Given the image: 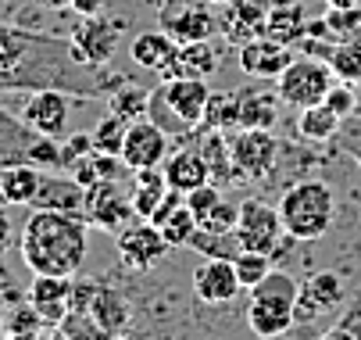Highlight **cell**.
<instances>
[{
  "mask_svg": "<svg viewBox=\"0 0 361 340\" xmlns=\"http://www.w3.org/2000/svg\"><path fill=\"white\" fill-rule=\"evenodd\" d=\"M122 75L90 68L72 58L68 40L0 25V90H65L75 97L111 93Z\"/></svg>",
  "mask_w": 361,
  "mask_h": 340,
  "instance_id": "obj_1",
  "label": "cell"
},
{
  "mask_svg": "<svg viewBox=\"0 0 361 340\" xmlns=\"http://www.w3.org/2000/svg\"><path fill=\"white\" fill-rule=\"evenodd\" d=\"M18 251L32 276H79L90 251V222L72 212L32 208L18 233Z\"/></svg>",
  "mask_w": 361,
  "mask_h": 340,
  "instance_id": "obj_2",
  "label": "cell"
},
{
  "mask_svg": "<svg viewBox=\"0 0 361 340\" xmlns=\"http://www.w3.org/2000/svg\"><path fill=\"white\" fill-rule=\"evenodd\" d=\"M300 283L290 272L272 269L262 283L250 290V305H247V326L254 336L276 340L293 329V301H297Z\"/></svg>",
  "mask_w": 361,
  "mask_h": 340,
  "instance_id": "obj_3",
  "label": "cell"
},
{
  "mask_svg": "<svg viewBox=\"0 0 361 340\" xmlns=\"http://www.w3.org/2000/svg\"><path fill=\"white\" fill-rule=\"evenodd\" d=\"M279 219L290 240H319L333 226V190L322 179L290 186L279 201Z\"/></svg>",
  "mask_w": 361,
  "mask_h": 340,
  "instance_id": "obj_4",
  "label": "cell"
},
{
  "mask_svg": "<svg viewBox=\"0 0 361 340\" xmlns=\"http://www.w3.org/2000/svg\"><path fill=\"white\" fill-rule=\"evenodd\" d=\"M39 165V169H61V143L58 136H43L22 122V115H11L0 108V169L8 165Z\"/></svg>",
  "mask_w": 361,
  "mask_h": 340,
  "instance_id": "obj_5",
  "label": "cell"
},
{
  "mask_svg": "<svg viewBox=\"0 0 361 340\" xmlns=\"http://www.w3.org/2000/svg\"><path fill=\"white\" fill-rule=\"evenodd\" d=\"M336 72L329 61H319V58H293L279 79H276V93H279V101L290 104V108H312V104H322L326 101V93L333 90Z\"/></svg>",
  "mask_w": 361,
  "mask_h": 340,
  "instance_id": "obj_6",
  "label": "cell"
},
{
  "mask_svg": "<svg viewBox=\"0 0 361 340\" xmlns=\"http://www.w3.org/2000/svg\"><path fill=\"white\" fill-rule=\"evenodd\" d=\"M122 32H126V22H122V18L82 15L79 25L68 32L72 58H75L79 65H90V68H104V65L118 54Z\"/></svg>",
  "mask_w": 361,
  "mask_h": 340,
  "instance_id": "obj_7",
  "label": "cell"
},
{
  "mask_svg": "<svg viewBox=\"0 0 361 340\" xmlns=\"http://www.w3.org/2000/svg\"><path fill=\"white\" fill-rule=\"evenodd\" d=\"M283 219L279 208L247 198L240 205V222H236V240L243 251H257V255H283Z\"/></svg>",
  "mask_w": 361,
  "mask_h": 340,
  "instance_id": "obj_8",
  "label": "cell"
},
{
  "mask_svg": "<svg viewBox=\"0 0 361 340\" xmlns=\"http://www.w3.org/2000/svg\"><path fill=\"white\" fill-rule=\"evenodd\" d=\"M212 8L215 4H208V0H161L158 4V25L176 43L208 40V36L219 32V15Z\"/></svg>",
  "mask_w": 361,
  "mask_h": 340,
  "instance_id": "obj_9",
  "label": "cell"
},
{
  "mask_svg": "<svg viewBox=\"0 0 361 340\" xmlns=\"http://www.w3.org/2000/svg\"><path fill=\"white\" fill-rule=\"evenodd\" d=\"M229 147H233V165L240 179H250V183L272 179V169L279 158V140L269 129H240L229 140Z\"/></svg>",
  "mask_w": 361,
  "mask_h": 340,
  "instance_id": "obj_10",
  "label": "cell"
},
{
  "mask_svg": "<svg viewBox=\"0 0 361 340\" xmlns=\"http://www.w3.org/2000/svg\"><path fill=\"white\" fill-rule=\"evenodd\" d=\"M82 219L104 233H122L136 212H133V198H126L122 179H100L93 186H86V208Z\"/></svg>",
  "mask_w": 361,
  "mask_h": 340,
  "instance_id": "obj_11",
  "label": "cell"
},
{
  "mask_svg": "<svg viewBox=\"0 0 361 340\" xmlns=\"http://www.w3.org/2000/svg\"><path fill=\"white\" fill-rule=\"evenodd\" d=\"M347 301V283L340 272H315L307 276L297 290V301H293V326H312L315 319L336 312Z\"/></svg>",
  "mask_w": 361,
  "mask_h": 340,
  "instance_id": "obj_12",
  "label": "cell"
},
{
  "mask_svg": "<svg viewBox=\"0 0 361 340\" xmlns=\"http://www.w3.org/2000/svg\"><path fill=\"white\" fill-rule=\"evenodd\" d=\"M115 248H118V262L133 272H147L154 269L165 255H169V240L154 222H129L122 233H115Z\"/></svg>",
  "mask_w": 361,
  "mask_h": 340,
  "instance_id": "obj_13",
  "label": "cell"
},
{
  "mask_svg": "<svg viewBox=\"0 0 361 340\" xmlns=\"http://www.w3.org/2000/svg\"><path fill=\"white\" fill-rule=\"evenodd\" d=\"M72 108H75V93H65V90H29L25 104L18 108L22 122L43 136H65L68 129V119H72Z\"/></svg>",
  "mask_w": 361,
  "mask_h": 340,
  "instance_id": "obj_14",
  "label": "cell"
},
{
  "mask_svg": "<svg viewBox=\"0 0 361 340\" xmlns=\"http://www.w3.org/2000/svg\"><path fill=\"white\" fill-rule=\"evenodd\" d=\"M169 133L154 122V119H136L126 129L122 140V162L129 169H150V165H161L169 158Z\"/></svg>",
  "mask_w": 361,
  "mask_h": 340,
  "instance_id": "obj_15",
  "label": "cell"
},
{
  "mask_svg": "<svg viewBox=\"0 0 361 340\" xmlns=\"http://www.w3.org/2000/svg\"><path fill=\"white\" fill-rule=\"evenodd\" d=\"M240 276L233 258H204L193 269V294L204 305H229L240 294Z\"/></svg>",
  "mask_w": 361,
  "mask_h": 340,
  "instance_id": "obj_16",
  "label": "cell"
},
{
  "mask_svg": "<svg viewBox=\"0 0 361 340\" xmlns=\"http://www.w3.org/2000/svg\"><path fill=\"white\" fill-rule=\"evenodd\" d=\"M219 61H222V47L208 36V40H193V43H179V51L172 58V65H165L158 72V83H169V79H212L219 72Z\"/></svg>",
  "mask_w": 361,
  "mask_h": 340,
  "instance_id": "obj_17",
  "label": "cell"
},
{
  "mask_svg": "<svg viewBox=\"0 0 361 340\" xmlns=\"http://www.w3.org/2000/svg\"><path fill=\"white\" fill-rule=\"evenodd\" d=\"M236 58H240V72L250 79H279V72L293 61L290 47L272 36L247 40L243 47H236Z\"/></svg>",
  "mask_w": 361,
  "mask_h": 340,
  "instance_id": "obj_18",
  "label": "cell"
},
{
  "mask_svg": "<svg viewBox=\"0 0 361 340\" xmlns=\"http://www.w3.org/2000/svg\"><path fill=\"white\" fill-rule=\"evenodd\" d=\"M265 0H229L226 11L219 15V32L229 47H243L247 40L265 32Z\"/></svg>",
  "mask_w": 361,
  "mask_h": 340,
  "instance_id": "obj_19",
  "label": "cell"
},
{
  "mask_svg": "<svg viewBox=\"0 0 361 340\" xmlns=\"http://www.w3.org/2000/svg\"><path fill=\"white\" fill-rule=\"evenodd\" d=\"M68 290H72V276H32L25 298L32 301L47 329H58L61 319L68 315Z\"/></svg>",
  "mask_w": 361,
  "mask_h": 340,
  "instance_id": "obj_20",
  "label": "cell"
},
{
  "mask_svg": "<svg viewBox=\"0 0 361 340\" xmlns=\"http://www.w3.org/2000/svg\"><path fill=\"white\" fill-rule=\"evenodd\" d=\"M86 315L97 322V329L104 336H122V333H129V322H133V308H129L126 294L108 283H97Z\"/></svg>",
  "mask_w": 361,
  "mask_h": 340,
  "instance_id": "obj_21",
  "label": "cell"
},
{
  "mask_svg": "<svg viewBox=\"0 0 361 340\" xmlns=\"http://www.w3.org/2000/svg\"><path fill=\"white\" fill-rule=\"evenodd\" d=\"M161 93H165V101L172 104V111H176L186 126H193V129L200 126L204 108H208V97H212L208 79H186V75H179V79L161 83Z\"/></svg>",
  "mask_w": 361,
  "mask_h": 340,
  "instance_id": "obj_22",
  "label": "cell"
},
{
  "mask_svg": "<svg viewBox=\"0 0 361 340\" xmlns=\"http://www.w3.org/2000/svg\"><path fill=\"white\" fill-rule=\"evenodd\" d=\"M29 208H50V212H72V215H82L86 208V186L75 183L72 176H47L39 179V190Z\"/></svg>",
  "mask_w": 361,
  "mask_h": 340,
  "instance_id": "obj_23",
  "label": "cell"
},
{
  "mask_svg": "<svg viewBox=\"0 0 361 340\" xmlns=\"http://www.w3.org/2000/svg\"><path fill=\"white\" fill-rule=\"evenodd\" d=\"M193 143H197V151L204 154V162H208V172H212V183L219 186H233L240 183L236 176V165H233V147H229V140L222 129H193Z\"/></svg>",
  "mask_w": 361,
  "mask_h": 340,
  "instance_id": "obj_24",
  "label": "cell"
},
{
  "mask_svg": "<svg viewBox=\"0 0 361 340\" xmlns=\"http://www.w3.org/2000/svg\"><path fill=\"white\" fill-rule=\"evenodd\" d=\"M161 169H165L169 186L179 190V193H190V190H197V186H204V183H212L208 162H204V154L197 151V143H193V147L172 151V154L161 162Z\"/></svg>",
  "mask_w": 361,
  "mask_h": 340,
  "instance_id": "obj_25",
  "label": "cell"
},
{
  "mask_svg": "<svg viewBox=\"0 0 361 340\" xmlns=\"http://www.w3.org/2000/svg\"><path fill=\"white\" fill-rule=\"evenodd\" d=\"M176 51H179V43H176L165 29H150V32H140V36L133 40L129 58H133L140 68H147V72L158 75L165 65H172Z\"/></svg>",
  "mask_w": 361,
  "mask_h": 340,
  "instance_id": "obj_26",
  "label": "cell"
},
{
  "mask_svg": "<svg viewBox=\"0 0 361 340\" xmlns=\"http://www.w3.org/2000/svg\"><path fill=\"white\" fill-rule=\"evenodd\" d=\"M279 93L247 86L240 90V129H272L279 119Z\"/></svg>",
  "mask_w": 361,
  "mask_h": 340,
  "instance_id": "obj_27",
  "label": "cell"
},
{
  "mask_svg": "<svg viewBox=\"0 0 361 340\" xmlns=\"http://www.w3.org/2000/svg\"><path fill=\"white\" fill-rule=\"evenodd\" d=\"M39 179H43V169L29 165V162L0 169V201L4 205H32Z\"/></svg>",
  "mask_w": 361,
  "mask_h": 340,
  "instance_id": "obj_28",
  "label": "cell"
},
{
  "mask_svg": "<svg viewBox=\"0 0 361 340\" xmlns=\"http://www.w3.org/2000/svg\"><path fill=\"white\" fill-rule=\"evenodd\" d=\"M304 8L297 4V0H276V4H269L265 11V32L262 36H272L286 47H293L300 36H304Z\"/></svg>",
  "mask_w": 361,
  "mask_h": 340,
  "instance_id": "obj_29",
  "label": "cell"
},
{
  "mask_svg": "<svg viewBox=\"0 0 361 340\" xmlns=\"http://www.w3.org/2000/svg\"><path fill=\"white\" fill-rule=\"evenodd\" d=\"M126 162H122V154H104V151H90L86 158H79L68 172H72V179L75 183H82V186H93V183H100V179H122L126 176Z\"/></svg>",
  "mask_w": 361,
  "mask_h": 340,
  "instance_id": "obj_30",
  "label": "cell"
},
{
  "mask_svg": "<svg viewBox=\"0 0 361 340\" xmlns=\"http://www.w3.org/2000/svg\"><path fill=\"white\" fill-rule=\"evenodd\" d=\"M200 129H222V133L240 129V90H212Z\"/></svg>",
  "mask_w": 361,
  "mask_h": 340,
  "instance_id": "obj_31",
  "label": "cell"
},
{
  "mask_svg": "<svg viewBox=\"0 0 361 340\" xmlns=\"http://www.w3.org/2000/svg\"><path fill=\"white\" fill-rule=\"evenodd\" d=\"M340 122H343V119L322 101V104H312V108H300V115H297V133H300L307 143H326V140H336Z\"/></svg>",
  "mask_w": 361,
  "mask_h": 340,
  "instance_id": "obj_32",
  "label": "cell"
},
{
  "mask_svg": "<svg viewBox=\"0 0 361 340\" xmlns=\"http://www.w3.org/2000/svg\"><path fill=\"white\" fill-rule=\"evenodd\" d=\"M147 108H150V90H143L136 79H126L108 93V111L126 119V122L147 119Z\"/></svg>",
  "mask_w": 361,
  "mask_h": 340,
  "instance_id": "obj_33",
  "label": "cell"
},
{
  "mask_svg": "<svg viewBox=\"0 0 361 340\" xmlns=\"http://www.w3.org/2000/svg\"><path fill=\"white\" fill-rule=\"evenodd\" d=\"M4 336H39L43 329H47V322L39 319V312L32 308V301L25 298V301H15L8 312H4Z\"/></svg>",
  "mask_w": 361,
  "mask_h": 340,
  "instance_id": "obj_34",
  "label": "cell"
},
{
  "mask_svg": "<svg viewBox=\"0 0 361 340\" xmlns=\"http://www.w3.org/2000/svg\"><path fill=\"white\" fill-rule=\"evenodd\" d=\"M329 65H333V72H336L340 83L357 86L361 83V40H336Z\"/></svg>",
  "mask_w": 361,
  "mask_h": 340,
  "instance_id": "obj_35",
  "label": "cell"
},
{
  "mask_svg": "<svg viewBox=\"0 0 361 340\" xmlns=\"http://www.w3.org/2000/svg\"><path fill=\"white\" fill-rule=\"evenodd\" d=\"M186 248H193V251H200V255H208V258H236L240 240H236V233H208V229L197 226V233L190 236Z\"/></svg>",
  "mask_w": 361,
  "mask_h": 340,
  "instance_id": "obj_36",
  "label": "cell"
},
{
  "mask_svg": "<svg viewBox=\"0 0 361 340\" xmlns=\"http://www.w3.org/2000/svg\"><path fill=\"white\" fill-rule=\"evenodd\" d=\"M233 265H236L240 286H243V290H254L257 283L272 272V255H257V251H243V248H240L236 258H233Z\"/></svg>",
  "mask_w": 361,
  "mask_h": 340,
  "instance_id": "obj_37",
  "label": "cell"
},
{
  "mask_svg": "<svg viewBox=\"0 0 361 340\" xmlns=\"http://www.w3.org/2000/svg\"><path fill=\"white\" fill-rule=\"evenodd\" d=\"M126 129H129V122L108 111L104 119L97 122V129H90V133H93V151H104V154H122Z\"/></svg>",
  "mask_w": 361,
  "mask_h": 340,
  "instance_id": "obj_38",
  "label": "cell"
},
{
  "mask_svg": "<svg viewBox=\"0 0 361 340\" xmlns=\"http://www.w3.org/2000/svg\"><path fill=\"white\" fill-rule=\"evenodd\" d=\"M147 119H154V122H158L169 136H186V133L193 129V126H186V122L172 111V104L165 101V93H161V83L150 90V108H147Z\"/></svg>",
  "mask_w": 361,
  "mask_h": 340,
  "instance_id": "obj_39",
  "label": "cell"
},
{
  "mask_svg": "<svg viewBox=\"0 0 361 340\" xmlns=\"http://www.w3.org/2000/svg\"><path fill=\"white\" fill-rule=\"evenodd\" d=\"M158 229L165 233L169 248H186V244H190V236L197 233V215H193V212L186 208V201H183V205H179V208H176Z\"/></svg>",
  "mask_w": 361,
  "mask_h": 340,
  "instance_id": "obj_40",
  "label": "cell"
},
{
  "mask_svg": "<svg viewBox=\"0 0 361 340\" xmlns=\"http://www.w3.org/2000/svg\"><path fill=\"white\" fill-rule=\"evenodd\" d=\"M169 193V183H133V212H136V219H143V222H150V215L158 212V205H161V198Z\"/></svg>",
  "mask_w": 361,
  "mask_h": 340,
  "instance_id": "obj_41",
  "label": "cell"
},
{
  "mask_svg": "<svg viewBox=\"0 0 361 340\" xmlns=\"http://www.w3.org/2000/svg\"><path fill=\"white\" fill-rule=\"evenodd\" d=\"M222 201H226V198H222V186H219V183H204V186H197V190L186 193V208L197 215V226H200L204 215L215 212Z\"/></svg>",
  "mask_w": 361,
  "mask_h": 340,
  "instance_id": "obj_42",
  "label": "cell"
},
{
  "mask_svg": "<svg viewBox=\"0 0 361 340\" xmlns=\"http://www.w3.org/2000/svg\"><path fill=\"white\" fill-rule=\"evenodd\" d=\"M236 222H240V205L222 201L215 212H208L200 219V229H208V233H236Z\"/></svg>",
  "mask_w": 361,
  "mask_h": 340,
  "instance_id": "obj_43",
  "label": "cell"
},
{
  "mask_svg": "<svg viewBox=\"0 0 361 340\" xmlns=\"http://www.w3.org/2000/svg\"><path fill=\"white\" fill-rule=\"evenodd\" d=\"M336 143H340V147H343L357 165H361V111H354V115H347V119L340 122Z\"/></svg>",
  "mask_w": 361,
  "mask_h": 340,
  "instance_id": "obj_44",
  "label": "cell"
},
{
  "mask_svg": "<svg viewBox=\"0 0 361 340\" xmlns=\"http://www.w3.org/2000/svg\"><path fill=\"white\" fill-rule=\"evenodd\" d=\"M326 104L340 115V119H347V115H354L357 111V97H354V86L350 83H333V90L326 93Z\"/></svg>",
  "mask_w": 361,
  "mask_h": 340,
  "instance_id": "obj_45",
  "label": "cell"
},
{
  "mask_svg": "<svg viewBox=\"0 0 361 340\" xmlns=\"http://www.w3.org/2000/svg\"><path fill=\"white\" fill-rule=\"evenodd\" d=\"M93 151V133H72L61 143V169H72L79 158H86Z\"/></svg>",
  "mask_w": 361,
  "mask_h": 340,
  "instance_id": "obj_46",
  "label": "cell"
},
{
  "mask_svg": "<svg viewBox=\"0 0 361 340\" xmlns=\"http://www.w3.org/2000/svg\"><path fill=\"white\" fill-rule=\"evenodd\" d=\"M326 336L329 340H343V336H350V340H361V308H354V312H347L336 326H329L326 329Z\"/></svg>",
  "mask_w": 361,
  "mask_h": 340,
  "instance_id": "obj_47",
  "label": "cell"
},
{
  "mask_svg": "<svg viewBox=\"0 0 361 340\" xmlns=\"http://www.w3.org/2000/svg\"><path fill=\"white\" fill-rule=\"evenodd\" d=\"M11 240H15V222H11V215L4 208H0V255L11 248Z\"/></svg>",
  "mask_w": 361,
  "mask_h": 340,
  "instance_id": "obj_48",
  "label": "cell"
},
{
  "mask_svg": "<svg viewBox=\"0 0 361 340\" xmlns=\"http://www.w3.org/2000/svg\"><path fill=\"white\" fill-rule=\"evenodd\" d=\"M104 4H108V0H72V11L82 18V15H100V11H104Z\"/></svg>",
  "mask_w": 361,
  "mask_h": 340,
  "instance_id": "obj_49",
  "label": "cell"
},
{
  "mask_svg": "<svg viewBox=\"0 0 361 340\" xmlns=\"http://www.w3.org/2000/svg\"><path fill=\"white\" fill-rule=\"evenodd\" d=\"M39 4L50 11H65V8H72V0H39Z\"/></svg>",
  "mask_w": 361,
  "mask_h": 340,
  "instance_id": "obj_50",
  "label": "cell"
},
{
  "mask_svg": "<svg viewBox=\"0 0 361 340\" xmlns=\"http://www.w3.org/2000/svg\"><path fill=\"white\" fill-rule=\"evenodd\" d=\"M361 0H326V8H357Z\"/></svg>",
  "mask_w": 361,
  "mask_h": 340,
  "instance_id": "obj_51",
  "label": "cell"
},
{
  "mask_svg": "<svg viewBox=\"0 0 361 340\" xmlns=\"http://www.w3.org/2000/svg\"><path fill=\"white\" fill-rule=\"evenodd\" d=\"M8 283H11V272H8L4 262H0V290H8Z\"/></svg>",
  "mask_w": 361,
  "mask_h": 340,
  "instance_id": "obj_52",
  "label": "cell"
},
{
  "mask_svg": "<svg viewBox=\"0 0 361 340\" xmlns=\"http://www.w3.org/2000/svg\"><path fill=\"white\" fill-rule=\"evenodd\" d=\"M208 4H215V8H226V4H229V0H208Z\"/></svg>",
  "mask_w": 361,
  "mask_h": 340,
  "instance_id": "obj_53",
  "label": "cell"
},
{
  "mask_svg": "<svg viewBox=\"0 0 361 340\" xmlns=\"http://www.w3.org/2000/svg\"><path fill=\"white\" fill-rule=\"evenodd\" d=\"M154 4H161V0H154Z\"/></svg>",
  "mask_w": 361,
  "mask_h": 340,
  "instance_id": "obj_54",
  "label": "cell"
}]
</instances>
